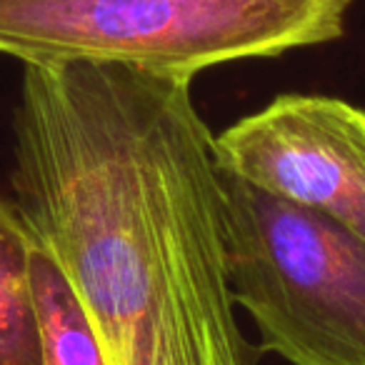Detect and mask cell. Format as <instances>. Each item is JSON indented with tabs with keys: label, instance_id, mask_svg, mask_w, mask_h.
Returning a JSON list of instances; mask_svg holds the SVG:
<instances>
[{
	"label": "cell",
	"instance_id": "3957f363",
	"mask_svg": "<svg viewBox=\"0 0 365 365\" xmlns=\"http://www.w3.org/2000/svg\"><path fill=\"white\" fill-rule=\"evenodd\" d=\"M220 182L230 290L258 348L290 365H365V240L223 168Z\"/></svg>",
	"mask_w": 365,
	"mask_h": 365
},
{
	"label": "cell",
	"instance_id": "277c9868",
	"mask_svg": "<svg viewBox=\"0 0 365 365\" xmlns=\"http://www.w3.org/2000/svg\"><path fill=\"white\" fill-rule=\"evenodd\" d=\"M225 173L303 205L365 240V110L285 93L213 135Z\"/></svg>",
	"mask_w": 365,
	"mask_h": 365
},
{
	"label": "cell",
	"instance_id": "6da1fadb",
	"mask_svg": "<svg viewBox=\"0 0 365 365\" xmlns=\"http://www.w3.org/2000/svg\"><path fill=\"white\" fill-rule=\"evenodd\" d=\"M193 78L26 66L13 203L56 258L108 365H258L235 315L213 133Z\"/></svg>",
	"mask_w": 365,
	"mask_h": 365
},
{
	"label": "cell",
	"instance_id": "5b68a950",
	"mask_svg": "<svg viewBox=\"0 0 365 365\" xmlns=\"http://www.w3.org/2000/svg\"><path fill=\"white\" fill-rule=\"evenodd\" d=\"M31 248L33 233L23 213L0 198V365H43Z\"/></svg>",
	"mask_w": 365,
	"mask_h": 365
},
{
	"label": "cell",
	"instance_id": "8992f818",
	"mask_svg": "<svg viewBox=\"0 0 365 365\" xmlns=\"http://www.w3.org/2000/svg\"><path fill=\"white\" fill-rule=\"evenodd\" d=\"M31 290L41 330L43 365H108L101 340L71 280L36 238L31 248Z\"/></svg>",
	"mask_w": 365,
	"mask_h": 365
},
{
	"label": "cell",
	"instance_id": "7a4b0ae2",
	"mask_svg": "<svg viewBox=\"0 0 365 365\" xmlns=\"http://www.w3.org/2000/svg\"><path fill=\"white\" fill-rule=\"evenodd\" d=\"M353 0H0V53L23 66L120 63L193 78L338 41Z\"/></svg>",
	"mask_w": 365,
	"mask_h": 365
}]
</instances>
